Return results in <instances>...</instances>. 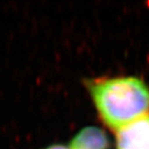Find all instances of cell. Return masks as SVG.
Instances as JSON below:
<instances>
[{
	"instance_id": "obj_1",
	"label": "cell",
	"mask_w": 149,
	"mask_h": 149,
	"mask_svg": "<svg viewBox=\"0 0 149 149\" xmlns=\"http://www.w3.org/2000/svg\"><path fill=\"white\" fill-rule=\"evenodd\" d=\"M89 88L102 120L116 130L149 111V88L136 77L95 80Z\"/></svg>"
},
{
	"instance_id": "obj_4",
	"label": "cell",
	"mask_w": 149,
	"mask_h": 149,
	"mask_svg": "<svg viewBox=\"0 0 149 149\" xmlns=\"http://www.w3.org/2000/svg\"><path fill=\"white\" fill-rule=\"evenodd\" d=\"M46 149H68V147L64 146H60V145H56V146H51Z\"/></svg>"
},
{
	"instance_id": "obj_2",
	"label": "cell",
	"mask_w": 149,
	"mask_h": 149,
	"mask_svg": "<svg viewBox=\"0 0 149 149\" xmlns=\"http://www.w3.org/2000/svg\"><path fill=\"white\" fill-rule=\"evenodd\" d=\"M118 149H149V115L125 126L117 134Z\"/></svg>"
},
{
	"instance_id": "obj_3",
	"label": "cell",
	"mask_w": 149,
	"mask_h": 149,
	"mask_svg": "<svg viewBox=\"0 0 149 149\" xmlns=\"http://www.w3.org/2000/svg\"><path fill=\"white\" fill-rule=\"evenodd\" d=\"M71 149H108L109 139L105 132L95 127L83 129L73 138Z\"/></svg>"
}]
</instances>
